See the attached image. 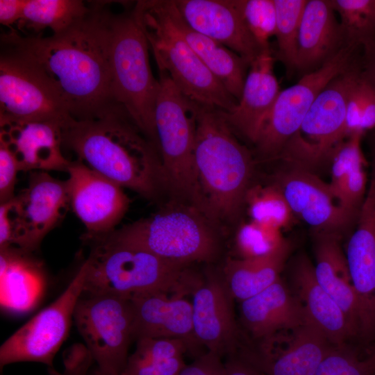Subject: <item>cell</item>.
<instances>
[{
	"mask_svg": "<svg viewBox=\"0 0 375 375\" xmlns=\"http://www.w3.org/2000/svg\"><path fill=\"white\" fill-rule=\"evenodd\" d=\"M112 13L94 3L82 19L49 36L14 28L2 42L42 73L76 119L94 117L112 103L110 95Z\"/></svg>",
	"mask_w": 375,
	"mask_h": 375,
	"instance_id": "obj_1",
	"label": "cell"
},
{
	"mask_svg": "<svg viewBox=\"0 0 375 375\" xmlns=\"http://www.w3.org/2000/svg\"><path fill=\"white\" fill-rule=\"evenodd\" d=\"M62 144L92 169L146 199L165 188L158 150L116 103L94 117L69 119Z\"/></svg>",
	"mask_w": 375,
	"mask_h": 375,
	"instance_id": "obj_2",
	"label": "cell"
},
{
	"mask_svg": "<svg viewBox=\"0 0 375 375\" xmlns=\"http://www.w3.org/2000/svg\"><path fill=\"white\" fill-rule=\"evenodd\" d=\"M89 248L83 262V294H192L203 276L185 265L167 260L143 249L112 238L108 233L81 236Z\"/></svg>",
	"mask_w": 375,
	"mask_h": 375,
	"instance_id": "obj_3",
	"label": "cell"
},
{
	"mask_svg": "<svg viewBox=\"0 0 375 375\" xmlns=\"http://www.w3.org/2000/svg\"><path fill=\"white\" fill-rule=\"evenodd\" d=\"M192 105L194 164L206 214L216 224L232 222L251 186L252 156L238 140L222 110L194 102Z\"/></svg>",
	"mask_w": 375,
	"mask_h": 375,
	"instance_id": "obj_4",
	"label": "cell"
},
{
	"mask_svg": "<svg viewBox=\"0 0 375 375\" xmlns=\"http://www.w3.org/2000/svg\"><path fill=\"white\" fill-rule=\"evenodd\" d=\"M133 10L158 70L166 72L187 99L225 112L235 108L238 100L186 42L169 15L165 0L138 1Z\"/></svg>",
	"mask_w": 375,
	"mask_h": 375,
	"instance_id": "obj_5",
	"label": "cell"
},
{
	"mask_svg": "<svg viewBox=\"0 0 375 375\" xmlns=\"http://www.w3.org/2000/svg\"><path fill=\"white\" fill-rule=\"evenodd\" d=\"M216 224L195 207L172 199L150 216L108 233L169 261L212 262L222 246Z\"/></svg>",
	"mask_w": 375,
	"mask_h": 375,
	"instance_id": "obj_6",
	"label": "cell"
},
{
	"mask_svg": "<svg viewBox=\"0 0 375 375\" xmlns=\"http://www.w3.org/2000/svg\"><path fill=\"white\" fill-rule=\"evenodd\" d=\"M110 95L157 148L154 112L159 81L149 62V44L133 10L110 20Z\"/></svg>",
	"mask_w": 375,
	"mask_h": 375,
	"instance_id": "obj_7",
	"label": "cell"
},
{
	"mask_svg": "<svg viewBox=\"0 0 375 375\" xmlns=\"http://www.w3.org/2000/svg\"><path fill=\"white\" fill-rule=\"evenodd\" d=\"M158 81L154 121L165 188L175 199L206 215L194 164L196 124L192 102L166 72L159 70Z\"/></svg>",
	"mask_w": 375,
	"mask_h": 375,
	"instance_id": "obj_8",
	"label": "cell"
},
{
	"mask_svg": "<svg viewBox=\"0 0 375 375\" xmlns=\"http://www.w3.org/2000/svg\"><path fill=\"white\" fill-rule=\"evenodd\" d=\"M74 322L91 353L99 375H120L133 339L131 298L112 294H82Z\"/></svg>",
	"mask_w": 375,
	"mask_h": 375,
	"instance_id": "obj_9",
	"label": "cell"
},
{
	"mask_svg": "<svg viewBox=\"0 0 375 375\" xmlns=\"http://www.w3.org/2000/svg\"><path fill=\"white\" fill-rule=\"evenodd\" d=\"M360 48L344 46L322 67L305 74L294 85L281 90L253 144L263 157L276 158L299 131L319 93L353 63Z\"/></svg>",
	"mask_w": 375,
	"mask_h": 375,
	"instance_id": "obj_10",
	"label": "cell"
},
{
	"mask_svg": "<svg viewBox=\"0 0 375 375\" xmlns=\"http://www.w3.org/2000/svg\"><path fill=\"white\" fill-rule=\"evenodd\" d=\"M83 263L65 291L17 329L0 347V366L19 362L53 368V358L70 330L76 304L83 292Z\"/></svg>",
	"mask_w": 375,
	"mask_h": 375,
	"instance_id": "obj_11",
	"label": "cell"
},
{
	"mask_svg": "<svg viewBox=\"0 0 375 375\" xmlns=\"http://www.w3.org/2000/svg\"><path fill=\"white\" fill-rule=\"evenodd\" d=\"M11 246L32 253L65 218L70 206L66 181L49 172H32L26 188L6 201Z\"/></svg>",
	"mask_w": 375,
	"mask_h": 375,
	"instance_id": "obj_12",
	"label": "cell"
},
{
	"mask_svg": "<svg viewBox=\"0 0 375 375\" xmlns=\"http://www.w3.org/2000/svg\"><path fill=\"white\" fill-rule=\"evenodd\" d=\"M72 116L48 79L8 50L0 58V119L56 121Z\"/></svg>",
	"mask_w": 375,
	"mask_h": 375,
	"instance_id": "obj_13",
	"label": "cell"
},
{
	"mask_svg": "<svg viewBox=\"0 0 375 375\" xmlns=\"http://www.w3.org/2000/svg\"><path fill=\"white\" fill-rule=\"evenodd\" d=\"M333 345L309 322L251 344L244 340L236 353L266 375H315Z\"/></svg>",
	"mask_w": 375,
	"mask_h": 375,
	"instance_id": "obj_14",
	"label": "cell"
},
{
	"mask_svg": "<svg viewBox=\"0 0 375 375\" xmlns=\"http://www.w3.org/2000/svg\"><path fill=\"white\" fill-rule=\"evenodd\" d=\"M279 172L276 183L285 197L294 215L310 226L313 233L342 238L356 225L357 218L338 203L328 183L309 169L288 162Z\"/></svg>",
	"mask_w": 375,
	"mask_h": 375,
	"instance_id": "obj_15",
	"label": "cell"
},
{
	"mask_svg": "<svg viewBox=\"0 0 375 375\" xmlns=\"http://www.w3.org/2000/svg\"><path fill=\"white\" fill-rule=\"evenodd\" d=\"M67 173L70 207L84 224L85 233L102 235L116 229L131 201L124 188L78 159L70 162Z\"/></svg>",
	"mask_w": 375,
	"mask_h": 375,
	"instance_id": "obj_16",
	"label": "cell"
},
{
	"mask_svg": "<svg viewBox=\"0 0 375 375\" xmlns=\"http://www.w3.org/2000/svg\"><path fill=\"white\" fill-rule=\"evenodd\" d=\"M357 72L356 58L319 93L297 132L299 143L314 167L330 161L334 149L347 138V102Z\"/></svg>",
	"mask_w": 375,
	"mask_h": 375,
	"instance_id": "obj_17",
	"label": "cell"
},
{
	"mask_svg": "<svg viewBox=\"0 0 375 375\" xmlns=\"http://www.w3.org/2000/svg\"><path fill=\"white\" fill-rule=\"evenodd\" d=\"M192 294L194 332L201 346L222 358L236 353L243 334L222 274L208 272Z\"/></svg>",
	"mask_w": 375,
	"mask_h": 375,
	"instance_id": "obj_18",
	"label": "cell"
},
{
	"mask_svg": "<svg viewBox=\"0 0 375 375\" xmlns=\"http://www.w3.org/2000/svg\"><path fill=\"white\" fill-rule=\"evenodd\" d=\"M63 124L56 121L0 119V143L16 159L20 172H66L62 151Z\"/></svg>",
	"mask_w": 375,
	"mask_h": 375,
	"instance_id": "obj_19",
	"label": "cell"
},
{
	"mask_svg": "<svg viewBox=\"0 0 375 375\" xmlns=\"http://www.w3.org/2000/svg\"><path fill=\"white\" fill-rule=\"evenodd\" d=\"M131 298L135 341L143 338L179 339L194 358L206 352L194 332L192 304L185 297L147 293Z\"/></svg>",
	"mask_w": 375,
	"mask_h": 375,
	"instance_id": "obj_20",
	"label": "cell"
},
{
	"mask_svg": "<svg viewBox=\"0 0 375 375\" xmlns=\"http://www.w3.org/2000/svg\"><path fill=\"white\" fill-rule=\"evenodd\" d=\"M174 3L190 28L224 45L249 64L265 50L248 30L233 0Z\"/></svg>",
	"mask_w": 375,
	"mask_h": 375,
	"instance_id": "obj_21",
	"label": "cell"
},
{
	"mask_svg": "<svg viewBox=\"0 0 375 375\" xmlns=\"http://www.w3.org/2000/svg\"><path fill=\"white\" fill-rule=\"evenodd\" d=\"M276 60L271 47L262 51L249 65L242 96L235 108L229 112L222 111L233 131L253 143L281 92L274 72Z\"/></svg>",
	"mask_w": 375,
	"mask_h": 375,
	"instance_id": "obj_22",
	"label": "cell"
},
{
	"mask_svg": "<svg viewBox=\"0 0 375 375\" xmlns=\"http://www.w3.org/2000/svg\"><path fill=\"white\" fill-rule=\"evenodd\" d=\"M240 302V324L251 341L310 322L301 303L281 277Z\"/></svg>",
	"mask_w": 375,
	"mask_h": 375,
	"instance_id": "obj_23",
	"label": "cell"
},
{
	"mask_svg": "<svg viewBox=\"0 0 375 375\" xmlns=\"http://www.w3.org/2000/svg\"><path fill=\"white\" fill-rule=\"evenodd\" d=\"M289 285L309 320L333 344L343 345L351 339L358 338L341 308L318 283L314 264L306 255L297 256L292 262Z\"/></svg>",
	"mask_w": 375,
	"mask_h": 375,
	"instance_id": "obj_24",
	"label": "cell"
},
{
	"mask_svg": "<svg viewBox=\"0 0 375 375\" xmlns=\"http://www.w3.org/2000/svg\"><path fill=\"white\" fill-rule=\"evenodd\" d=\"M329 0H308L299 30L296 69L315 71L345 45L340 22Z\"/></svg>",
	"mask_w": 375,
	"mask_h": 375,
	"instance_id": "obj_25",
	"label": "cell"
},
{
	"mask_svg": "<svg viewBox=\"0 0 375 375\" xmlns=\"http://www.w3.org/2000/svg\"><path fill=\"white\" fill-rule=\"evenodd\" d=\"M313 240L316 278L341 308L360 340L358 301L347 257L341 248V238L331 234L313 233Z\"/></svg>",
	"mask_w": 375,
	"mask_h": 375,
	"instance_id": "obj_26",
	"label": "cell"
},
{
	"mask_svg": "<svg viewBox=\"0 0 375 375\" xmlns=\"http://www.w3.org/2000/svg\"><path fill=\"white\" fill-rule=\"evenodd\" d=\"M15 247L0 249V299L4 309L22 312L32 308L44 288L41 262Z\"/></svg>",
	"mask_w": 375,
	"mask_h": 375,
	"instance_id": "obj_27",
	"label": "cell"
},
{
	"mask_svg": "<svg viewBox=\"0 0 375 375\" xmlns=\"http://www.w3.org/2000/svg\"><path fill=\"white\" fill-rule=\"evenodd\" d=\"M363 134H350L334 149L329 161L331 191L340 205L357 219L368 188L367 161L361 147Z\"/></svg>",
	"mask_w": 375,
	"mask_h": 375,
	"instance_id": "obj_28",
	"label": "cell"
},
{
	"mask_svg": "<svg viewBox=\"0 0 375 375\" xmlns=\"http://www.w3.org/2000/svg\"><path fill=\"white\" fill-rule=\"evenodd\" d=\"M168 12L183 38L210 72L238 101L250 64L221 43L194 31L184 21L174 0H165Z\"/></svg>",
	"mask_w": 375,
	"mask_h": 375,
	"instance_id": "obj_29",
	"label": "cell"
},
{
	"mask_svg": "<svg viewBox=\"0 0 375 375\" xmlns=\"http://www.w3.org/2000/svg\"><path fill=\"white\" fill-rule=\"evenodd\" d=\"M291 251V243L287 240L278 249L266 256L226 260L222 275L233 299L242 301L277 281Z\"/></svg>",
	"mask_w": 375,
	"mask_h": 375,
	"instance_id": "obj_30",
	"label": "cell"
},
{
	"mask_svg": "<svg viewBox=\"0 0 375 375\" xmlns=\"http://www.w3.org/2000/svg\"><path fill=\"white\" fill-rule=\"evenodd\" d=\"M135 342L120 375H178L186 365L188 349L181 340L143 338Z\"/></svg>",
	"mask_w": 375,
	"mask_h": 375,
	"instance_id": "obj_31",
	"label": "cell"
},
{
	"mask_svg": "<svg viewBox=\"0 0 375 375\" xmlns=\"http://www.w3.org/2000/svg\"><path fill=\"white\" fill-rule=\"evenodd\" d=\"M90 6L80 0H27L23 15L17 24L18 31L26 35H41L50 29L59 33L90 11Z\"/></svg>",
	"mask_w": 375,
	"mask_h": 375,
	"instance_id": "obj_32",
	"label": "cell"
},
{
	"mask_svg": "<svg viewBox=\"0 0 375 375\" xmlns=\"http://www.w3.org/2000/svg\"><path fill=\"white\" fill-rule=\"evenodd\" d=\"M244 203L250 220L280 230L290 227L295 219L285 197L276 183L251 185Z\"/></svg>",
	"mask_w": 375,
	"mask_h": 375,
	"instance_id": "obj_33",
	"label": "cell"
},
{
	"mask_svg": "<svg viewBox=\"0 0 375 375\" xmlns=\"http://www.w3.org/2000/svg\"><path fill=\"white\" fill-rule=\"evenodd\" d=\"M340 15L345 45L361 47L375 39V0H329Z\"/></svg>",
	"mask_w": 375,
	"mask_h": 375,
	"instance_id": "obj_34",
	"label": "cell"
},
{
	"mask_svg": "<svg viewBox=\"0 0 375 375\" xmlns=\"http://www.w3.org/2000/svg\"><path fill=\"white\" fill-rule=\"evenodd\" d=\"M308 0H274L276 12L274 53L288 72L296 69L297 43L301 16Z\"/></svg>",
	"mask_w": 375,
	"mask_h": 375,
	"instance_id": "obj_35",
	"label": "cell"
},
{
	"mask_svg": "<svg viewBox=\"0 0 375 375\" xmlns=\"http://www.w3.org/2000/svg\"><path fill=\"white\" fill-rule=\"evenodd\" d=\"M286 240L281 230L249 220L238 227L235 247L238 258H254L271 253Z\"/></svg>",
	"mask_w": 375,
	"mask_h": 375,
	"instance_id": "obj_36",
	"label": "cell"
},
{
	"mask_svg": "<svg viewBox=\"0 0 375 375\" xmlns=\"http://www.w3.org/2000/svg\"><path fill=\"white\" fill-rule=\"evenodd\" d=\"M248 30L263 48H270L275 36L276 12L274 0H233Z\"/></svg>",
	"mask_w": 375,
	"mask_h": 375,
	"instance_id": "obj_37",
	"label": "cell"
},
{
	"mask_svg": "<svg viewBox=\"0 0 375 375\" xmlns=\"http://www.w3.org/2000/svg\"><path fill=\"white\" fill-rule=\"evenodd\" d=\"M315 375H375V351L362 358L347 344L333 345Z\"/></svg>",
	"mask_w": 375,
	"mask_h": 375,
	"instance_id": "obj_38",
	"label": "cell"
},
{
	"mask_svg": "<svg viewBox=\"0 0 375 375\" xmlns=\"http://www.w3.org/2000/svg\"><path fill=\"white\" fill-rule=\"evenodd\" d=\"M93 362V358L86 346L76 343L63 353V371L59 372L54 368H48V372L50 375H88Z\"/></svg>",
	"mask_w": 375,
	"mask_h": 375,
	"instance_id": "obj_39",
	"label": "cell"
},
{
	"mask_svg": "<svg viewBox=\"0 0 375 375\" xmlns=\"http://www.w3.org/2000/svg\"><path fill=\"white\" fill-rule=\"evenodd\" d=\"M19 168L9 149L0 143V203L15 197V188Z\"/></svg>",
	"mask_w": 375,
	"mask_h": 375,
	"instance_id": "obj_40",
	"label": "cell"
},
{
	"mask_svg": "<svg viewBox=\"0 0 375 375\" xmlns=\"http://www.w3.org/2000/svg\"><path fill=\"white\" fill-rule=\"evenodd\" d=\"M178 375H226V371L222 357L206 351L185 365Z\"/></svg>",
	"mask_w": 375,
	"mask_h": 375,
	"instance_id": "obj_41",
	"label": "cell"
},
{
	"mask_svg": "<svg viewBox=\"0 0 375 375\" xmlns=\"http://www.w3.org/2000/svg\"><path fill=\"white\" fill-rule=\"evenodd\" d=\"M356 62L360 75L375 90V39L361 47Z\"/></svg>",
	"mask_w": 375,
	"mask_h": 375,
	"instance_id": "obj_42",
	"label": "cell"
},
{
	"mask_svg": "<svg viewBox=\"0 0 375 375\" xmlns=\"http://www.w3.org/2000/svg\"><path fill=\"white\" fill-rule=\"evenodd\" d=\"M360 77L362 96L360 129L365 133L375 128V90L361 76Z\"/></svg>",
	"mask_w": 375,
	"mask_h": 375,
	"instance_id": "obj_43",
	"label": "cell"
},
{
	"mask_svg": "<svg viewBox=\"0 0 375 375\" xmlns=\"http://www.w3.org/2000/svg\"><path fill=\"white\" fill-rule=\"evenodd\" d=\"M27 0H0V22L10 29L21 19Z\"/></svg>",
	"mask_w": 375,
	"mask_h": 375,
	"instance_id": "obj_44",
	"label": "cell"
},
{
	"mask_svg": "<svg viewBox=\"0 0 375 375\" xmlns=\"http://www.w3.org/2000/svg\"><path fill=\"white\" fill-rule=\"evenodd\" d=\"M224 364L226 375H266L236 353L226 356Z\"/></svg>",
	"mask_w": 375,
	"mask_h": 375,
	"instance_id": "obj_45",
	"label": "cell"
},
{
	"mask_svg": "<svg viewBox=\"0 0 375 375\" xmlns=\"http://www.w3.org/2000/svg\"><path fill=\"white\" fill-rule=\"evenodd\" d=\"M88 375H99V374L94 370L91 372L90 373H88Z\"/></svg>",
	"mask_w": 375,
	"mask_h": 375,
	"instance_id": "obj_46",
	"label": "cell"
},
{
	"mask_svg": "<svg viewBox=\"0 0 375 375\" xmlns=\"http://www.w3.org/2000/svg\"><path fill=\"white\" fill-rule=\"evenodd\" d=\"M374 351H375V349H374Z\"/></svg>",
	"mask_w": 375,
	"mask_h": 375,
	"instance_id": "obj_47",
	"label": "cell"
},
{
	"mask_svg": "<svg viewBox=\"0 0 375 375\" xmlns=\"http://www.w3.org/2000/svg\"><path fill=\"white\" fill-rule=\"evenodd\" d=\"M374 149H375V147H374Z\"/></svg>",
	"mask_w": 375,
	"mask_h": 375,
	"instance_id": "obj_48",
	"label": "cell"
}]
</instances>
